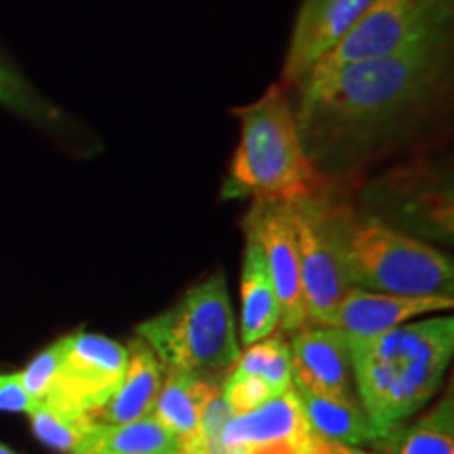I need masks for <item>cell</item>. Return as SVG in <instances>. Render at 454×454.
<instances>
[{
  "label": "cell",
  "instance_id": "cell-19",
  "mask_svg": "<svg viewBox=\"0 0 454 454\" xmlns=\"http://www.w3.org/2000/svg\"><path fill=\"white\" fill-rule=\"evenodd\" d=\"M74 454H179L177 442L154 417L98 425Z\"/></svg>",
  "mask_w": 454,
  "mask_h": 454
},
{
  "label": "cell",
  "instance_id": "cell-24",
  "mask_svg": "<svg viewBox=\"0 0 454 454\" xmlns=\"http://www.w3.org/2000/svg\"><path fill=\"white\" fill-rule=\"evenodd\" d=\"M221 395H223L227 408H230L231 417L236 414L251 412L254 408L276 397L274 391L261 377L254 374H234L225 379L221 385Z\"/></svg>",
  "mask_w": 454,
  "mask_h": 454
},
{
  "label": "cell",
  "instance_id": "cell-12",
  "mask_svg": "<svg viewBox=\"0 0 454 454\" xmlns=\"http://www.w3.org/2000/svg\"><path fill=\"white\" fill-rule=\"evenodd\" d=\"M293 383L328 395L351 397L349 343L337 326H303L291 343Z\"/></svg>",
  "mask_w": 454,
  "mask_h": 454
},
{
  "label": "cell",
  "instance_id": "cell-15",
  "mask_svg": "<svg viewBox=\"0 0 454 454\" xmlns=\"http://www.w3.org/2000/svg\"><path fill=\"white\" fill-rule=\"evenodd\" d=\"M127 371L114 395L90 417L101 425H122L150 417L164 383V364L144 339L127 345Z\"/></svg>",
  "mask_w": 454,
  "mask_h": 454
},
{
  "label": "cell",
  "instance_id": "cell-25",
  "mask_svg": "<svg viewBox=\"0 0 454 454\" xmlns=\"http://www.w3.org/2000/svg\"><path fill=\"white\" fill-rule=\"evenodd\" d=\"M328 442H325L317 435H308V438L299 440H284V442H271V444L261 446H247L231 450L234 454H326Z\"/></svg>",
  "mask_w": 454,
  "mask_h": 454
},
{
  "label": "cell",
  "instance_id": "cell-3",
  "mask_svg": "<svg viewBox=\"0 0 454 454\" xmlns=\"http://www.w3.org/2000/svg\"><path fill=\"white\" fill-rule=\"evenodd\" d=\"M240 141L227 168L221 198H271L297 202L326 190L325 175L305 150L297 112L280 82L253 104L234 107Z\"/></svg>",
  "mask_w": 454,
  "mask_h": 454
},
{
  "label": "cell",
  "instance_id": "cell-4",
  "mask_svg": "<svg viewBox=\"0 0 454 454\" xmlns=\"http://www.w3.org/2000/svg\"><path fill=\"white\" fill-rule=\"evenodd\" d=\"M334 225L349 282L402 297H452V259L417 238L333 202Z\"/></svg>",
  "mask_w": 454,
  "mask_h": 454
},
{
  "label": "cell",
  "instance_id": "cell-28",
  "mask_svg": "<svg viewBox=\"0 0 454 454\" xmlns=\"http://www.w3.org/2000/svg\"><path fill=\"white\" fill-rule=\"evenodd\" d=\"M0 454H20V452H15L13 448H9L7 444H3V442H0Z\"/></svg>",
  "mask_w": 454,
  "mask_h": 454
},
{
  "label": "cell",
  "instance_id": "cell-16",
  "mask_svg": "<svg viewBox=\"0 0 454 454\" xmlns=\"http://www.w3.org/2000/svg\"><path fill=\"white\" fill-rule=\"evenodd\" d=\"M303 404L305 417L317 438L333 444L354 446L360 448L364 444L385 446L387 442H395L397 435L389 438L374 427L364 408L357 406L354 397H339L328 395L322 391H316L305 385H294ZM400 434V431H397Z\"/></svg>",
  "mask_w": 454,
  "mask_h": 454
},
{
  "label": "cell",
  "instance_id": "cell-14",
  "mask_svg": "<svg viewBox=\"0 0 454 454\" xmlns=\"http://www.w3.org/2000/svg\"><path fill=\"white\" fill-rule=\"evenodd\" d=\"M308 435H314V431L305 417L299 394L291 387L251 412L227 419L219 440L225 450H238V448L299 440Z\"/></svg>",
  "mask_w": 454,
  "mask_h": 454
},
{
  "label": "cell",
  "instance_id": "cell-17",
  "mask_svg": "<svg viewBox=\"0 0 454 454\" xmlns=\"http://www.w3.org/2000/svg\"><path fill=\"white\" fill-rule=\"evenodd\" d=\"M240 334L244 345L270 337L280 325V308L271 284L268 263L259 242L247 234L240 274Z\"/></svg>",
  "mask_w": 454,
  "mask_h": 454
},
{
  "label": "cell",
  "instance_id": "cell-9",
  "mask_svg": "<svg viewBox=\"0 0 454 454\" xmlns=\"http://www.w3.org/2000/svg\"><path fill=\"white\" fill-rule=\"evenodd\" d=\"M244 234H251L263 251L280 308L278 326L284 333H297L299 328L308 326L291 202L271 198L253 200L251 211L244 217Z\"/></svg>",
  "mask_w": 454,
  "mask_h": 454
},
{
  "label": "cell",
  "instance_id": "cell-23",
  "mask_svg": "<svg viewBox=\"0 0 454 454\" xmlns=\"http://www.w3.org/2000/svg\"><path fill=\"white\" fill-rule=\"evenodd\" d=\"M66 354V337L55 340L53 345H49L47 349H43L34 360L27 364L24 371L20 372L21 385L27 391V395L32 397L34 404H41L47 397L51 383H53L57 371H59L61 360Z\"/></svg>",
  "mask_w": 454,
  "mask_h": 454
},
{
  "label": "cell",
  "instance_id": "cell-26",
  "mask_svg": "<svg viewBox=\"0 0 454 454\" xmlns=\"http://www.w3.org/2000/svg\"><path fill=\"white\" fill-rule=\"evenodd\" d=\"M34 406L36 404L21 385L20 372H0V411L30 414Z\"/></svg>",
  "mask_w": 454,
  "mask_h": 454
},
{
  "label": "cell",
  "instance_id": "cell-6",
  "mask_svg": "<svg viewBox=\"0 0 454 454\" xmlns=\"http://www.w3.org/2000/svg\"><path fill=\"white\" fill-rule=\"evenodd\" d=\"M452 20L454 0H372L360 21L314 67L308 81L328 76L356 61L395 55L435 38L452 36Z\"/></svg>",
  "mask_w": 454,
  "mask_h": 454
},
{
  "label": "cell",
  "instance_id": "cell-22",
  "mask_svg": "<svg viewBox=\"0 0 454 454\" xmlns=\"http://www.w3.org/2000/svg\"><path fill=\"white\" fill-rule=\"evenodd\" d=\"M32 431L44 446L53 450L74 454L89 438V434L98 427L90 414H67L47 404H36L30 412Z\"/></svg>",
  "mask_w": 454,
  "mask_h": 454
},
{
  "label": "cell",
  "instance_id": "cell-1",
  "mask_svg": "<svg viewBox=\"0 0 454 454\" xmlns=\"http://www.w3.org/2000/svg\"><path fill=\"white\" fill-rule=\"evenodd\" d=\"M452 36L356 61L299 89L305 150L322 162L356 160L412 127L450 90Z\"/></svg>",
  "mask_w": 454,
  "mask_h": 454
},
{
  "label": "cell",
  "instance_id": "cell-10",
  "mask_svg": "<svg viewBox=\"0 0 454 454\" xmlns=\"http://www.w3.org/2000/svg\"><path fill=\"white\" fill-rule=\"evenodd\" d=\"M372 0H303L294 20L280 84L301 89L314 67L351 32Z\"/></svg>",
  "mask_w": 454,
  "mask_h": 454
},
{
  "label": "cell",
  "instance_id": "cell-11",
  "mask_svg": "<svg viewBox=\"0 0 454 454\" xmlns=\"http://www.w3.org/2000/svg\"><path fill=\"white\" fill-rule=\"evenodd\" d=\"M452 297H402L351 288L340 301L334 326L348 339H372L406 325L412 317L452 309Z\"/></svg>",
  "mask_w": 454,
  "mask_h": 454
},
{
  "label": "cell",
  "instance_id": "cell-5",
  "mask_svg": "<svg viewBox=\"0 0 454 454\" xmlns=\"http://www.w3.org/2000/svg\"><path fill=\"white\" fill-rule=\"evenodd\" d=\"M135 333L168 371L217 372L234 366L242 354L221 271L192 286L173 308L141 322Z\"/></svg>",
  "mask_w": 454,
  "mask_h": 454
},
{
  "label": "cell",
  "instance_id": "cell-21",
  "mask_svg": "<svg viewBox=\"0 0 454 454\" xmlns=\"http://www.w3.org/2000/svg\"><path fill=\"white\" fill-rule=\"evenodd\" d=\"M234 374H254L270 385L276 395L293 387V354L291 345L282 337H265L253 343L248 351L236 360Z\"/></svg>",
  "mask_w": 454,
  "mask_h": 454
},
{
  "label": "cell",
  "instance_id": "cell-7",
  "mask_svg": "<svg viewBox=\"0 0 454 454\" xmlns=\"http://www.w3.org/2000/svg\"><path fill=\"white\" fill-rule=\"evenodd\" d=\"M291 207L308 325L334 326L340 301L354 284L349 282L340 254L333 200L325 190L311 198L291 202Z\"/></svg>",
  "mask_w": 454,
  "mask_h": 454
},
{
  "label": "cell",
  "instance_id": "cell-8",
  "mask_svg": "<svg viewBox=\"0 0 454 454\" xmlns=\"http://www.w3.org/2000/svg\"><path fill=\"white\" fill-rule=\"evenodd\" d=\"M129 349L95 333L66 337V354L41 404L67 414H93L114 395L127 371Z\"/></svg>",
  "mask_w": 454,
  "mask_h": 454
},
{
  "label": "cell",
  "instance_id": "cell-13",
  "mask_svg": "<svg viewBox=\"0 0 454 454\" xmlns=\"http://www.w3.org/2000/svg\"><path fill=\"white\" fill-rule=\"evenodd\" d=\"M221 385L198 372L168 371L152 417L177 442L179 454H204L200 423L207 402Z\"/></svg>",
  "mask_w": 454,
  "mask_h": 454
},
{
  "label": "cell",
  "instance_id": "cell-2",
  "mask_svg": "<svg viewBox=\"0 0 454 454\" xmlns=\"http://www.w3.org/2000/svg\"><path fill=\"white\" fill-rule=\"evenodd\" d=\"M348 343L362 408L374 427L394 438L442 385L454 351V320H419Z\"/></svg>",
  "mask_w": 454,
  "mask_h": 454
},
{
  "label": "cell",
  "instance_id": "cell-18",
  "mask_svg": "<svg viewBox=\"0 0 454 454\" xmlns=\"http://www.w3.org/2000/svg\"><path fill=\"white\" fill-rule=\"evenodd\" d=\"M0 106L57 139L82 135L70 114L49 101L11 61L0 53Z\"/></svg>",
  "mask_w": 454,
  "mask_h": 454
},
{
  "label": "cell",
  "instance_id": "cell-27",
  "mask_svg": "<svg viewBox=\"0 0 454 454\" xmlns=\"http://www.w3.org/2000/svg\"><path fill=\"white\" fill-rule=\"evenodd\" d=\"M326 454H371V452L362 450V448L343 446V444H333V442H328V446H326Z\"/></svg>",
  "mask_w": 454,
  "mask_h": 454
},
{
  "label": "cell",
  "instance_id": "cell-20",
  "mask_svg": "<svg viewBox=\"0 0 454 454\" xmlns=\"http://www.w3.org/2000/svg\"><path fill=\"white\" fill-rule=\"evenodd\" d=\"M397 454H454V400L448 389L417 425L395 438Z\"/></svg>",
  "mask_w": 454,
  "mask_h": 454
}]
</instances>
